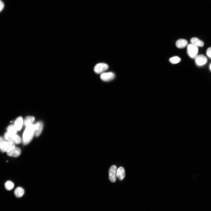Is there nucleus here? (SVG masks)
<instances>
[{
    "mask_svg": "<svg viewBox=\"0 0 211 211\" xmlns=\"http://www.w3.org/2000/svg\"><path fill=\"white\" fill-rule=\"evenodd\" d=\"M191 44L196 46L203 47L204 45L203 42L196 38H193L191 40Z\"/></svg>",
    "mask_w": 211,
    "mask_h": 211,
    "instance_id": "obj_15",
    "label": "nucleus"
},
{
    "mask_svg": "<svg viewBox=\"0 0 211 211\" xmlns=\"http://www.w3.org/2000/svg\"><path fill=\"white\" fill-rule=\"evenodd\" d=\"M181 61L180 58L177 57H175L171 58L170 59V62L173 64H175L179 63Z\"/></svg>",
    "mask_w": 211,
    "mask_h": 211,
    "instance_id": "obj_19",
    "label": "nucleus"
},
{
    "mask_svg": "<svg viewBox=\"0 0 211 211\" xmlns=\"http://www.w3.org/2000/svg\"><path fill=\"white\" fill-rule=\"evenodd\" d=\"M109 68L108 65L104 63H99L97 64L94 67V71L97 74H102Z\"/></svg>",
    "mask_w": 211,
    "mask_h": 211,
    "instance_id": "obj_5",
    "label": "nucleus"
},
{
    "mask_svg": "<svg viewBox=\"0 0 211 211\" xmlns=\"http://www.w3.org/2000/svg\"><path fill=\"white\" fill-rule=\"evenodd\" d=\"M115 77V74L112 72L103 73L100 76L101 79L105 82L110 81L114 79Z\"/></svg>",
    "mask_w": 211,
    "mask_h": 211,
    "instance_id": "obj_6",
    "label": "nucleus"
},
{
    "mask_svg": "<svg viewBox=\"0 0 211 211\" xmlns=\"http://www.w3.org/2000/svg\"><path fill=\"white\" fill-rule=\"evenodd\" d=\"M14 194L15 196L17 198L22 197L24 194V191L22 187H18L15 190Z\"/></svg>",
    "mask_w": 211,
    "mask_h": 211,
    "instance_id": "obj_16",
    "label": "nucleus"
},
{
    "mask_svg": "<svg viewBox=\"0 0 211 211\" xmlns=\"http://www.w3.org/2000/svg\"><path fill=\"white\" fill-rule=\"evenodd\" d=\"M6 140L4 138L2 137H0V144L5 141Z\"/></svg>",
    "mask_w": 211,
    "mask_h": 211,
    "instance_id": "obj_22",
    "label": "nucleus"
},
{
    "mask_svg": "<svg viewBox=\"0 0 211 211\" xmlns=\"http://www.w3.org/2000/svg\"><path fill=\"white\" fill-rule=\"evenodd\" d=\"M125 176L124 169L122 167H120L117 170L116 177L120 180H122Z\"/></svg>",
    "mask_w": 211,
    "mask_h": 211,
    "instance_id": "obj_11",
    "label": "nucleus"
},
{
    "mask_svg": "<svg viewBox=\"0 0 211 211\" xmlns=\"http://www.w3.org/2000/svg\"><path fill=\"white\" fill-rule=\"evenodd\" d=\"M21 152V150L19 148L15 147L12 150L7 152V154L9 156L17 157L20 155Z\"/></svg>",
    "mask_w": 211,
    "mask_h": 211,
    "instance_id": "obj_10",
    "label": "nucleus"
},
{
    "mask_svg": "<svg viewBox=\"0 0 211 211\" xmlns=\"http://www.w3.org/2000/svg\"><path fill=\"white\" fill-rule=\"evenodd\" d=\"M14 186V183L10 181H7L5 184V188L8 190H11L13 188Z\"/></svg>",
    "mask_w": 211,
    "mask_h": 211,
    "instance_id": "obj_18",
    "label": "nucleus"
},
{
    "mask_svg": "<svg viewBox=\"0 0 211 211\" xmlns=\"http://www.w3.org/2000/svg\"><path fill=\"white\" fill-rule=\"evenodd\" d=\"M206 53L207 56L211 58V47L208 48L207 49Z\"/></svg>",
    "mask_w": 211,
    "mask_h": 211,
    "instance_id": "obj_20",
    "label": "nucleus"
},
{
    "mask_svg": "<svg viewBox=\"0 0 211 211\" xmlns=\"http://www.w3.org/2000/svg\"><path fill=\"white\" fill-rule=\"evenodd\" d=\"M4 7V5L3 3L1 0H0V12H1L3 10Z\"/></svg>",
    "mask_w": 211,
    "mask_h": 211,
    "instance_id": "obj_21",
    "label": "nucleus"
},
{
    "mask_svg": "<svg viewBox=\"0 0 211 211\" xmlns=\"http://www.w3.org/2000/svg\"><path fill=\"white\" fill-rule=\"evenodd\" d=\"M35 129V124L27 127L24 132L23 136V142L24 145H27L32 140Z\"/></svg>",
    "mask_w": 211,
    "mask_h": 211,
    "instance_id": "obj_1",
    "label": "nucleus"
},
{
    "mask_svg": "<svg viewBox=\"0 0 211 211\" xmlns=\"http://www.w3.org/2000/svg\"><path fill=\"white\" fill-rule=\"evenodd\" d=\"M210 69L211 71V64H210Z\"/></svg>",
    "mask_w": 211,
    "mask_h": 211,
    "instance_id": "obj_23",
    "label": "nucleus"
},
{
    "mask_svg": "<svg viewBox=\"0 0 211 211\" xmlns=\"http://www.w3.org/2000/svg\"><path fill=\"white\" fill-rule=\"evenodd\" d=\"M117 171V167L115 165L112 166L109 170V179L110 181L112 182H116Z\"/></svg>",
    "mask_w": 211,
    "mask_h": 211,
    "instance_id": "obj_7",
    "label": "nucleus"
},
{
    "mask_svg": "<svg viewBox=\"0 0 211 211\" xmlns=\"http://www.w3.org/2000/svg\"><path fill=\"white\" fill-rule=\"evenodd\" d=\"M7 131L8 133L13 134H16L17 131L15 126L12 125H10L8 126Z\"/></svg>",
    "mask_w": 211,
    "mask_h": 211,
    "instance_id": "obj_17",
    "label": "nucleus"
},
{
    "mask_svg": "<svg viewBox=\"0 0 211 211\" xmlns=\"http://www.w3.org/2000/svg\"><path fill=\"white\" fill-rule=\"evenodd\" d=\"M4 137L6 141L12 142L14 144H19L21 143L20 137L16 134H11L7 132L5 133Z\"/></svg>",
    "mask_w": 211,
    "mask_h": 211,
    "instance_id": "obj_2",
    "label": "nucleus"
},
{
    "mask_svg": "<svg viewBox=\"0 0 211 211\" xmlns=\"http://www.w3.org/2000/svg\"><path fill=\"white\" fill-rule=\"evenodd\" d=\"M35 129L34 134L36 136L38 137L41 134L43 128V123L41 121L37 122L35 124Z\"/></svg>",
    "mask_w": 211,
    "mask_h": 211,
    "instance_id": "obj_9",
    "label": "nucleus"
},
{
    "mask_svg": "<svg viewBox=\"0 0 211 211\" xmlns=\"http://www.w3.org/2000/svg\"><path fill=\"white\" fill-rule=\"evenodd\" d=\"M195 58L196 63L198 66H202L207 62V58L203 55L196 56Z\"/></svg>",
    "mask_w": 211,
    "mask_h": 211,
    "instance_id": "obj_8",
    "label": "nucleus"
},
{
    "mask_svg": "<svg viewBox=\"0 0 211 211\" xmlns=\"http://www.w3.org/2000/svg\"><path fill=\"white\" fill-rule=\"evenodd\" d=\"M15 147L14 143L6 140L0 144V150L2 152H8Z\"/></svg>",
    "mask_w": 211,
    "mask_h": 211,
    "instance_id": "obj_3",
    "label": "nucleus"
},
{
    "mask_svg": "<svg viewBox=\"0 0 211 211\" xmlns=\"http://www.w3.org/2000/svg\"><path fill=\"white\" fill-rule=\"evenodd\" d=\"M188 43V42L186 40L180 39L177 41L176 45L179 48H182L187 46Z\"/></svg>",
    "mask_w": 211,
    "mask_h": 211,
    "instance_id": "obj_14",
    "label": "nucleus"
},
{
    "mask_svg": "<svg viewBox=\"0 0 211 211\" xmlns=\"http://www.w3.org/2000/svg\"><path fill=\"white\" fill-rule=\"evenodd\" d=\"M23 124V119L22 117H19L16 119L14 126L17 131H20L21 129Z\"/></svg>",
    "mask_w": 211,
    "mask_h": 211,
    "instance_id": "obj_12",
    "label": "nucleus"
},
{
    "mask_svg": "<svg viewBox=\"0 0 211 211\" xmlns=\"http://www.w3.org/2000/svg\"><path fill=\"white\" fill-rule=\"evenodd\" d=\"M198 49L197 46L192 44H189L187 47L188 53L192 58H195L198 53Z\"/></svg>",
    "mask_w": 211,
    "mask_h": 211,
    "instance_id": "obj_4",
    "label": "nucleus"
},
{
    "mask_svg": "<svg viewBox=\"0 0 211 211\" xmlns=\"http://www.w3.org/2000/svg\"><path fill=\"white\" fill-rule=\"evenodd\" d=\"M35 118L33 117L28 116L24 120V124L26 127L32 125L35 121Z\"/></svg>",
    "mask_w": 211,
    "mask_h": 211,
    "instance_id": "obj_13",
    "label": "nucleus"
}]
</instances>
